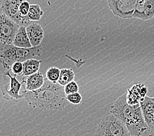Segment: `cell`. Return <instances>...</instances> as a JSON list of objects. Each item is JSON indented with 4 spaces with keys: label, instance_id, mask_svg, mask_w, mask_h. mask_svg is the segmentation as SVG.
I'll return each instance as SVG.
<instances>
[{
    "label": "cell",
    "instance_id": "20",
    "mask_svg": "<svg viewBox=\"0 0 154 136\" xmlns=\"http://www.w3.org/2000/svg\"><path fill=\"white\" fill-rule=\"evenodd\" d=\"M67 101L74 105H79L82 101V96L79 92H75L72 94H69L66 95Z\"/></svg>",
    "mask_w": 154,
    "mask_h": 136
},
{
    "label": "cell",
    "instance_id": "10",
    "mask_svg": "<svg viewBox=\"0 0 154 136\" xmlns=\"http://www.w3.org/2000/svg\"><path fill=\"white\" fill-rule=\"evenodd\" d=\"M140 104L143 116L148 126L149 136H152L154 131V97L146 96Z\"/></svg>",
    "mask_w": 154,
    "mask_h": 136
},
{
    "label": "cell",
    "instance_id": "3",
    "mask_svg": "<svg viewBox=\"0 0 154 136\" xmlns=\"http://www.w3.org/2000/svg\"><path fill=\"white\" fill-rule=\"evenodd\" d=\"M42 46L23 49L13 45L2 44L0 50V62L5 69H10L11 65L17 62H24L26 60L38 57L42 53Z\"/></svg>",
    "mask_w": 154,
    "mask_h": 136
},
{
    "label": "cell",
    "instance_id": "4",
    "mask_svg": "<svg viewBox=\"0 0 154 136\" xmlns=\"http://www.w3.org/2000/svg\"><path fill=\"white\" fill-rule=\"evenodd\" d=\"M97 136H131L122 120L109 113L99 123L96 131Z\"/></svg>",
    "mask_w": 154,
    "mask_h": 136
},
{
    "label": "cell",
    "instance_id": "11",
    "mask_svg": "<svg viewBox=\"0 0 154 136\" xmlns=\"http://www.w3.org/2000/svg\"><path fill=\"white\" fill-rule=\"evenodd\" d=\"M148 88L144 83H136L127 92V101L128 104L134 105L139 104L147 96Z\"/></svg>",
    "mask_w": 154,
    "mask_h": 136
},
{
    "label": "cell",
    "instance_id": "18",
    "mask_svg": "<svg viewBox=\"0 0 154 136\" xmlns=\"http://www.w3.org/2000/svg\"><path fill=\"white\" fill-rule=\"evenodd\" d=\"M60 70L57 67H51L46 72V78L53 83H58L60 75Z\"/></svg>",
    "mask_w": 154,
    "mask_h": 136
},
{
    "label": "cell",
    "instance_id": "7",
    "mask_svg": "<svg viewBox=\"0 0 154 136\" xmlns=\"http://www.w3.org/2000/svg\"><path fill=\"white\" fill-rule=\"evenodd\" d=\"M137 2V0H108L113 14L123 19L133 18Z\"/></svg>",
    "mask_w": 154,
    "mask_h": 136
},
{
    "label": "cell",
    "instance_id": "6",
    "mask_svg": "<svg viewBox=\"0 0 154 136\" xmlns=\"http://www.w3.org/2000/svg\"><path fill=\"white\" fill-rule=\"evenodd\" d=\"M20 26L5 14H0V39L1 43L13 45Z\"/></svg>",
    "mask_w": 154,
    "mask_h": 136
},
{
    "label": "cell",
    "instance_id": "1",
    "mask_svg": "<svg viewBox=\"0 0 154 136\" xmlns=\"http://www.w3.org/2000/svg\"><path fill=\"white\" fill-rule=\"evenodd\" d=\"M21 94L30 106L43 110H62L68 101L64 87L58 83L51 82L47 78L40 89L35 91L24 90Z\"/></svg>",
    "mask_w": 154,
    "mask_h": 136
},
{
    "label": "cell",
    "instance_id": "9",
    "mask_svg": "<svg viewBox=\"0 0 154 136\" xmlns=\"http://www.w3.org/2000/svg\"><path fill=\"white\" fill-rule=\"evenodd\" d=\"M154 17V0H137L133 18L148 20Z\"/></svg>",
    "mask_w": 154,
    "mask_h": 136
},
{
    "label": "cell",
    "instance_id": "5",
    "mask_svg": "<svg viewBox=\"0 0 154 136\" xmlns=\"http://www.w3.org/2000/svg\"><path fill=\"white\" fill-rule=\"evenodd\" d=\"M23 1L24 0H3L1 9L2 13L5 14L20 26L26 27L33 22L29 20L28 17L22 16L20 13V5Z\"/></svg>",
    "mask_w": 154,
    "mask_h": 136
},
{
    "label": "cell",
    "instance_id": "2",
    "mask_svg": "<svg viewBox=\"0 0 154 136\" xmlns=\"http://www.w3.org/2000/svg\"><path fill=\"white\" fill-rule=\"evenodd\" d=\"M110 113L125 124L131 136H149V129L143 116L140 104L131 105L127 101V93L120 96L110 109Z\"/></svg>",
    "mask_w": 154,
    "mask_h": 136
},
{
    "label": "cell",
    "instance_id": "13",
    "mask_svg": "<svg viewBox=\"0 0 154 136\" xmlns=\"http://www.w3.org/2000/svg\"><path fill=\"white\" fill-rule=\"evenodd\" d=\"M45 80L44 76L39 71L30 76H24L23 81L25 84V90L35 91L40 89L43 86Z\"/></svg>",
    "mask_w": 154,
    "mask_h": 136
},
{
    "label": "cell",
    "instance_id": "15",
    "mask_svg": "<svg viewBox=\"0 0 154 136\" xmlns=\"http://www.w3.org/2000/svg\"><path fill=\"white\" fill-rule=\"evenodd\" d=\"M42 62V60L35 59V58H32V59H29L23 62V75L28 77L38 72Z\"/></svg>",
    "mask_w": 154,
    "mask_h": 136
},
{
    "label": "cell",
    "instance_id": "12",
    "mask_svg": "<svg viewBox=\"0 0 154 136\" xmlns=\"http://www.w3.org/2000/svg\"><path fill=\"white\" fill-rule=\"evenodd\" d=\"M26 28L32 47L40 46L44 38V30L42 26L33 22Z\"/></svg>",
    "mask_w": 154,
    "mask_h": 136
},
{
    "label": "cell",
    "instance_id": "8",
    "mask_svg": "<svg viewBox=\"0 0 154 136\" xmlns=\"http://www.w3.org/2000/svg\"><path fill=\"white\" fill-rule=\"evenodd\" d=\"M5 75L9 78V83L8 86L5 85L2 87V92L3 98L7 100L19 101L20 99L23 98L20 91L23 82L20 83L17 79L16 75L13 76L11 74V71L6 72Z\"/></svg>",
    "mask_w": 154,
    "mask_h": 136
},
{
    "label": "cell",
    "instance_id": "14",
    "mask_svg": "<svg viewBox=\"0 0 154 136\" xmlns=\"http://www.w3.org/2000/svg\"><path fill=\"white\" fill-rule=\"evenodd\" d=\"M13 45L23 49H30L32 48L30 39L26 32V26H20L18 30L15 38L14 39Z\"/></svg>",
    "mask_w": 154,
    "mask_h": 136
},
{
    "label": "cell",
    "instance_id": "17",
    "mask_svg": "<svg viewBox=\"0 0 154 136\" xmlns=\"http://www.w3.org/2000/svg\"><path fill=\"white\" fill-rule=\"evenodd\" d=\"M43 11L42 9L40 6L38 4H31L30 9L28 14V18L29 20L34 22L38 21L43 15Z\"/></svg>",
    "mask_w": 154,
    "mask_h": 136
},
{
    "label": "cell",
    "instance_id": "21",
    "mask_svg": "<svg viewBox=\"0 0 154 136\" xmlns=\"http://www.w3.org/2000/svg\"><path fill=\"white\" fill-rule=\"evenodd\" d=\"M10 69L11 71L14 73V75H23V63L20 62H14V63L11 65Z\"/></svg>",
    "mask_w": 154,
    "mask_h": 136
},
{
    "label": "cell",
    "instance_id": "22",
    "mask_svg": "<svg viewBox=\"0 0 154 136\" xmlns=\"http://www.w3.org/2000/svg\"><path fill=\"white\" fill-rule=\"evenodd\" d=\"M30 5L31 4H30L26 0H24L23 2L21 3V4L20 5V7H19V10H20V13L22 16L23 17H27L29 11H30Z\"/></svg>",
    "mask_w": 154,
    "mask_h": 136
},
{
    "label": "cell",
    "instance_id": "16",
    "mask_svg": "<svg viewBox=\"0 0 154 136\" xmlns=\"http://www.w3.org/2000/svg\"><path fill=\"white\" fill-rule=\"evenodd\" d=\"M75 73L72 70V69L64 68L60 70V75L58 83L61 86H65L67 84L74 80Z\"/></svg>",
    "mask_w": 154,
    "mask_h": 136
},
{
    "label": "cell",
    "instance_id": "19",
    "mask_svg": "<svg viewBox=\"0 0 154 136\" xmlns=\"http://www.w3.org/2000/svg\"><path fill=\"white\" fill-rule=\"evenodd\" d=\"M64 87V92L66 95L72 94L75 92H78L79 91V86L78 83H77L74 80L70 82L69 83L67 84Z\"/></svg>",
    "mask_w": 154,
    "mask_h": 136
}]
</instances>
